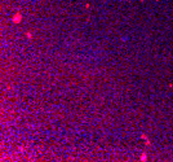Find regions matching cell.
I'll use <instances>...</instances> for the list:
<instances>
[{
	"mask_svg": "<svg viewBox=\"0 0 173 162\" xmlns=\"http://www.w3.org/2000/svg\"><path fill=\"white\" fill-rule=\"evenodd\" d=\"M146 158H147V156L144 153V154H141V161H146Z\"/></svg>",
	"mask_w": 173,
	"mask_h": 162,
	"instance_id": "obj_2",
	"label": "cell"
},
{
	"mask_svg": "<svg viewBox=\"0 0 173 162\" xmlns=\"http://www.w3.org/2000/svg\"><path fill=\"white\" fill-rule=\"evenodd\" d=\"M21 20H22V14L21 13H16V14H14V17H13V22H14V24L21 22Z\"/></svg>",
	"mask_w": 173,
	"mask_h": 162,
	"instance_id": "obj_1",
	"label": "cell"
}]
</instances>
